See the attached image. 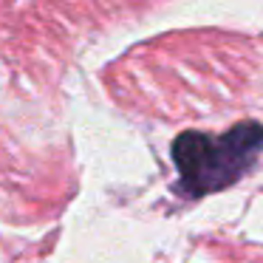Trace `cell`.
Returning <instances> with one entry per match:
<instances>
[{
	"label": "cell",
	"mask_w": 263,
	"mask_h": 263,
	"mask_svg": "<svg viewBox=\"0 0 263 263\" xmlns=\"http://www.w3.org/2000/svg\"><path fill=\"white\" fill-rule=\"evenodd\" d=\"M263 150V125L240 122L223 136L187 130L173 142L178 190L190 198L235 184Z\"/></svg>",
	"instance_id": "cell-1"
}]
</instances>
